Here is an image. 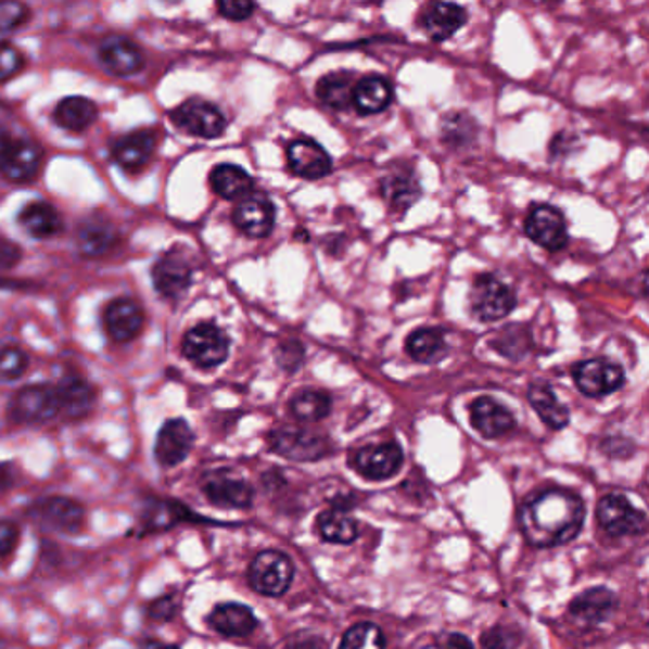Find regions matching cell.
Returning <instances> with one entry per match:
<instances>
[{
  "label": "cell",
  "mask_w": 649,
  "mask_h": 649,
  "mask_svg": "<svg viewBox=\"0 0 649 649\" xmlns=\"http://www.w3.org/2000/svg\"><path fill=\"white\" fill-rule=\"evenodd\" d=\"M585 522V502L568 489L534 495L520 510L522 534L534 547H557L573 542Z\"/></svg>",
  "instance_id": "6da1fadb"
},
{
  "label": "cell",
  "mask_w": 649,
  "mask_h": 649,
  "mask_svg": "<svg viewBox=\"0 0 649 649\" xmlns=\"http://www.w3.org/2000/svg\"><path fill=\"white\" fill-rule=\"evenodd\" d=\"M247 581L259 595L282 596L294 581V564L280 550H264L252 560Z\"/></svg>",
  "instance_id": "7a4b0ae2"
},
{
  "label": "cell",
  "mask_w": 649,
  "mask_h": 649,
  "mask_svg": "<svg viewBox=\"0 0 649 649\" xmlns=\"http://www.w3.org/2000/svg\"><path fill=\"white\" fill-rule=\"evenodd\" d=\"M269 446L275 454L292 461H318L328 456L330 441L322 434L313 433L302 427L284 425L269 433Z\"/></svg>",
  "instance_id": "3957f363"
},
{
  "label": "cell",
  "mask_w": 649,
  "mask_h": 649,
  "mask_svg": "<svg viewBox=\"0 0 649 649\" xmlns=\"http://www.w3.org/2000/svg\"><path fill=\"white\" fill-rule=\"evenodd\" d=\"M469 305L480 322H494L509 317L517 307V295L494 275H480L472 284Z\"/></svg>",
  "instance_id": "277c9868"
},
{
  "label": "cell",
  "mask_w": 649,
  "mask_h": 649,
  "mask_svg": "<svg viewBox=\"0 0 649 649\" xmlns=\"http://www.w3.org/2000/svg\"><path fill=\"white\" fill-rule=\"evenodd\" d=\"M183 355L199 368H216L229 356V338L216 324H196L186 333Z\"/></svg>",
  "instance_id": "5b68a950"
},
{
  "label": "cell",
  "mask_w": 649,
  "mask_h": 649,
  "mask_svg": "<svg viewBox=\"0 0 649 649\" xmlns=\"http://www.w3.org/2000/svg\"><path fill=\"white\" fill-rule=\"evenodd\" d=\"M60 413V400L55 386L29 385L17 391L10 403V416L17 423L37 425L47 423Z\"/></svg>",
  "instance_id": "8992f818"
},
{
  "label": "cell",
  "mask_w": 649,
  "mask_h": 649,
  "mask_svg": "<svg viewBox=\"0 0 649 649\" xmlns=\"http://www.w3.org/2000/svg\"><path fill=\"white\" fill-rule=\"evenodd\" d=\"M171 120L181 130H186L191 136L204 138V140H214L219 138L227 128V118L224 113L214 105L204 100H189L181 103L176 111L170 113Z\"/></svg>",
  "instance_id": "52a82bcc"
},
{
  "label": "cell",
  "mask_w": 649,
  "mask_h": 649,
  "mask_svg": "<svg viewBox=\"0 0 649 649\" xmlns=\"http://www.w3.org/2000/svg\"><path fill=\"white\" fill-rule=\"evenodd\" d=\"M573 379L581 393L590 398L611 395L625 383V371L608 358H590L573 368Z\"/></svg>",
  "instance_id": "ba28073f"
},
{
  "label": "cell",
  "mask_w": 649,
  "mask_h": 649,
  "mask_svg": "<svg viewBox=\"0 0 649 649\" xmlns=\"http://www.w3.org/2000/svg\"><path fill=\"white\" fill-rule=\"evenodd\" d=\"M596 517L603 532L611 537L638 535L646 530V514L636 509L625 495H606L598 502Z\"/></svg>",
  "instance_id": "9c48e42d"
},
{
  "label": "cell",
  "mask_w": 649,
  "mask_h": 649,
  "mask_svg": "<svg viewBox=\"0 0 649 649\" xmlns=\"http://www.w3.org/2000/svg\"><path fill=\"white\" fill-rule=\"evenodd\" d=\"M202 489L209 501L217 507L247 509L254 502V487L229 469L208 472L202 479Z\"/></svg>",
  "instance_id": "30bf717a"
},
{
  "label": "cell",
  "mask_w": 649,
  "mask_h": 649,
  "mask_svg": "<svg viewBox=\"0 0 649 649\" xmlns=\"http://www.w3.org/2000/svg\"><path fill=\"white\" fill-rule=\"evenodd\" d=\"M31 517L60 534H78L86 522V510L69 497H44L31 507Z\"/></svg>",
  "instance_id": "8fae6325"
},
{
  "label": "cell",
  "mask_w": 649,
  "mask_h": 649,
  "mask_svg": "<svg viewBox=\"0 0 649 649\" xmlns=\"http://www.w3.org/2000/svg\"><path fill=\"white\" fill-rule=\"evenodd\" d=\"M526 234L537 246L558 252L568 244V227L562 212L549 204L535 206L526 219Z\"/></svg>",
  "instance_id": "7c38bea8"
},
{
  "label": "cell",
  "mask_w": 649,
  "mask_h": 649,
  "mask_svg": "<svg viewBox=\"0 0 649 649\" xmlns=\"http://www.w3.org/2000/svg\"><path fill=\"white\" fill-rule=\"evenodd\" d=\"M143 322H145V315L140 303L133 302L130 297L113 300L103 313L105 332L116 343L136 340L143 330Z\"/></svg>",
  "instance_id": "4fadbf2b"
},
{
  "label": "cell",
  "mask_w": 649,
  "mask_h": 649,
  "mask_svg": "<svg viewBox=\"0 0 649 649\" xmlns=\"http://www.w3.org/2000/svg\"><path fill=\"white\" fill-rule=\"evenodd\" d=\"M277 212L272 202L264 194H252L240 201L232 212V221L250 239H265L275 227Z\"/></svg>",
  "instance_id": "5bb4252c"
},
{
  "label": "cell",
  "mask_w": 649,
  "mask_h": 649,
  "mask_svg": "<svg viewBox=\"0 0 649 649\" xmlns=\"http://www.w3.org/2000/svg\"><path fill=\"white\" fill-rule=\"evenodd\" d=\"M194 444V434L186 419H170L164 423L155 444L156 461L171 469L186 461Z\"/></svg>",
  "instance_id": "9a60e30c"
},
{
  "label": "cell",
  "mask_w": 649,
  "mask_h": 649,
  "mask_svg": "<svg viewBox=\"0 0 649 649\" xmlns=\"http://www.w3.org/2000/svg\"><path fill=\"white\" fill-rule=\"evenodd\" d=\"M403 449L395 442L362 448L355 456V469L368 480H386L403 469Z\"/></svg>",
  "instance_id": "2e32d148"
},
{
  "label": "cell",
  "mask_w": 649,
  "mask_h": 649,
  "mask_svg": "<svg viewBox=\"0 0 649 649\" xmlns=\"http://www.w3.org/2000/svg\"><path fill=\"white\" fill-rule=\"evenodd\" d=\"M288 164L295 176L322 179L332 171L333 163L324 148L309 138H300L288 145Z\"/></svg>",
  "instance_id": "e0dca14e"
},
{
  "label": "cell",
  "mask_w": 649,
  "mask_h": 649,
  "mask_svg": "<svg viewBox=\"0 0 649 649\" xmlns=\"http://www.w3.org/2000/svg\"><path fill=\"white\" fill-rule=\"evenodd\" d=\"M153 282L164 297L178 300L193 282V267L183 255L170 252L163 255L153 267Z\"/></svg>",
  "instance_id": "ac0fdd59"
},
{
  "label": "cell",
  "mask_w": 649,
  "mask_h": 649,
  "mask_svg": "<svg viewBox=\"0 0 649 649\" xmlns=\"http://www.w3.org/2000/svg\"><path fill=\"white\" fill-rule=\"evenodd\" d=\"M100 60L116 77H130L143 69V54L132 40L111 35L105 37L100 47Z\"/></svg>",
  "instance_id": "d6986e66"
},
{
  "label": "cell",
  "mask_w": 649,
  "mask_h": 649,
  "mask_svg": "<svg viewBox=\"0 0 649 649\" xmlns=\"http://www.w3.org/2000/svg\"><path fill=\"white\" fill-rule=\"evenodd\" d=\"M40 163L42 149L39 143L29 140L12 141L9 153L0 163V171L14 183H27L39 174Z\"/></svg>",
  "instance_id": "ffe728a7"
},
{
  "label": "cell",
  "mask_w": 649,
  "mask_h": 649,
  "mask_svg": "<svg viewBox=\"0 0 649 649\" xmlns=\"http://www.w3.org/2000/svg\"><path fill=\"white\" fill-rule=\"evenodd\" d=\"M471 423L482 436L499 438L517 427V419L502 404L482 396L471 404Z\"/></svg>",
  "instance_id": "44dd1931"
},
{
  "label": "cell",
  "mask_w": 649,
  "mask_h": 649,
  "mask_svg": "<svg viewBox=\"0 0 649 649\" xmlns=\"http://www.w3.org/2000/svg\"><path fill=\"white\" fill-rule=\"evenodd\" d=\"M379 193L393 212H406L421 199L423 191H421V186L413 176V171L398 168V170L389 171L385 178L381 179Z\"/></svg>",
  "instance_id": "7402d4cb"
},
{
  "label": "cell",
  "mask_w": 649,
  "mask_h": 649,
  "mask_svg": "<svg viewBox=\"0 0 649 649\" xmlns=\"http://www.w3.org/2000/svg\"><path fill=\"white\" fill-rule=\"evenodd\" d=\"M156 136L149 130L128 133L113 145V158L124 170H141L155 155Z\"/></svg>",
  "instance_id": "603a6c76"
},
{
  "label": "cell",
  "mask_w": 649,
  "mask_h": 649,
  "mask_svg": "<svg viewBox=\"0 0 649 649\" xmlns=\"http://www.w3.org/2000/svg\"><path fill=\"white\" fill-rule=\"evenodd\" d=\"M60 413L69 419H82L92 411L96 393L92 385L78 376H67L55 386Z\"/></svg>",
  "instance_id": "cb8c5ba5"
},
{
  "label": "cell",
  "mask_w": 649,
  "mask_h": 649,
  "mask_svg": "<svg viewBox=\"0 0 649 649\" xmlns=\"http://www.w3.org/2000/svg\"><path fill=\"white\" fill-rule=\"evenodd\" d=\"M467 22V12L459 4L436 2L421 17L427 35L436 42L454 37Z\"/></svg>",
  "instance_id": "d4e9b609"
},
{
  "label": "cell",
  "mask_w": 649,
  "mask_h": 649,
  "mask_svg": "<svg viewBox=\"0 0 649 649\" xmlns=\"http://www.w3.org/2000/svg\"><path fill=\"white\" fill-rule=\"evenodd\" d=\"M208 623L214 631H217L229 638L247 636L255 631L257 619L254 611L242 603H221L216 610L209 613Z\"/></svg>",
  "instance_id": "484cf974"
},
{
  "label": "cell",
  "mask_w": 649,
  "mask_h": 649,
  "mask_svg": "<svg viewBox=\"0 0 649 649\" xmlns=\"http://www.w3.org/2000/svg\"><path fill=\"white\" fill-rule=\"evenodd\" d=\"M615 608H618V598L611 593L610 588L596 587L585 590L577 598H573L570 613L573 618L585 621L588 625H596V623H602V621L610 618Z\"/></svg>",
  "instance_id": "4316f807"
},
{
  "label": "cell",
  "mask_w": 649,
  "mask_h": 649,
  "mask_svg": "<svg viewBox=\"0 0 649 649\" xmlns=\"http://www.w3.org/2000/svg\"><path fill=\"white\" fill-rule=\"evenodd\" d=\"M527 403L532 404L543 423L555 431H560L570 423V411L558 400L555 391L545 381H535L527 386Z\"/></svg>",
  "instance_id": "83f0119b"
},
{
  "label": "cell",
  "mask_w": 649,
  "mask_h": 649,
  "mask_svg": "<svg viewBox=\"0 0 649 649\" xmlns=\"http://www.w3.org/2000/svg\"><path fill=\"white\" fill-rule=\"evenodd\" d=\"M393 101V86L386 78L370 75L353 90V105L360 115H376L385 111Z\"/></svg>",
  "instance_id": "f1b7e54d"
},
{
  "label": "cell",
  "mask_w": 649,
  "mask_h": 649,
  "mask_svg": "<svg viewBox=\"0 0 649 649\" xmlns=\"http://www.w3.org/2000/svg\"><path fill=\"white\" fill-rule=\"evenodd\" d=\"M209 186L217 196L225 201H239L246 199L250 191L254 189V179L234 164H219L209 174Z\"/></svg>",
  "instance_id": "f546056e"
},
{
  "label": "cell",
  "mask_w": 649,
  "mask_h": 649,
  "mask_svg": "<svg viewBox=\"0 0 649 649\" xmlns=\"http://www.w3.org/2000/svg\"><path fill=\"white\" fill-rule=\"evenodd\" d=\"M20 225L27 234L35 239H50L63 231V219L60 212L47 202L27 204L20 214Z\"/></svg>",
  "instance_id": "4dcf8cb0"
},
{
  "label": "cell",
  "mask_w": 649,
  "mask_h": 649,
  "mask_svg": "<svg viewBox=\"0 0 649 649\" xmlns=\"http://www.w3.org/2000/svg\"><path fill=\"white\" fill-rule=\"evenodd\" d=\"M98 118V105L93 101L71 96L58 103L54 120L69 132H85Z\"/></svg>",
  "instance_id": "1f68e13d"
},
{
  "label": "cell",
  "mask_w": 649,
  "mask_h": 649,
  "mask_svg": "<svg viewBox=\"0 0 649 649\" xmlns=\"http://www.w3.org/2000/svg\"><path fill=\"white\" fill-rule=\"evenodd\" d=\"M317 526L326 542L345 545V543L355 542L358 537V522L348 514L345 507H332V509L320 512L317 518Z\"/></svg>",
  "instance_id": "d6a6232c"
},
{
  "label": "cell",
  "mask_w": 649,
  "mask_h": 649,
  "mask_svg": "<svg viewBox=\"0 0 649 649\" xmlns=\"http://www.w3.org/2000/svg\"><path fill=\"white\" fill-rule=\"evenodd\" d=\"M446 338L441 328H419L406 340L408 355L418 362H438L446 355Z\"/></svg>",
  "instance_id": "836d02e7"
},
{
  "label": "cell",
  "mask_w": 649,
  "mask_h": 649,
  "mask_svg": "<svg viewBox=\"0 0 649 649\" xmlns=\"http://www.w3.org/2000/svg\"><path fill=\"white\" fill-rule=\"evenodd\" d=\"M116 234L113 225L105 219L92 217L82 224L78 231V250L88 257L107 254L111 246L115 244Z\"/></svg>",
  "instance_id": "e575fe53"
},
{
  "label": "cell",
  "mask_w": 649,
  "mask_h": 649,
  "mask_svg": "<svg viewBox=\"0 0 649 649\" xmlns=\"http://www.w3.org/2000/svg\"><path fill=\"white\" fill-rule=\"evenodd\" d=\"M290 410L300 421H320L332 411V398L315 389L300 391L290 403Z\"/></svg>",
  "instance_id": "d590c367"
},
{
  "label": "cell",
  "mask_w": 649,
  "mask_h": 649,
  "mask_svg": "<svg viewBox=\"0 0 649 649\" xmlns=\"http://www.w3.org/2000/svg\"><path fill=\"white\" fill-rule=\"evenodd\" d=\"M353 82L348 75L343 73H332V75H326L320 78L317 85V96L320 100L324 101L328 107L348 109L353 105Z\"/></svg>",
  "instance_id": "8d00e7d4"
},
{
  "label": "cell",
  "mask_w": 649,
  "mask_h": 649,
  "mask_svg": "<svg viewBox=\"0 0 649 649\" xmlns=\"http://www.w3.org/2000/svg\"><path fill=\"white\" fill-rule=\"evenodd\" d=\"M183 520H196V522H209L204 518L194 517L191 509L183 507L178 501H156L148 512V526L151 530H166L174 527Z\"/></svg>",
  "instance_id": "74e56055"
},
{
  "label": "cell",
  "mask_w": 649,
  "mask_h": 649,
  "mask_svg": "<svg viewBox=\"0 0 649 649\" xmlns=\"http://www.w3.org/2000/svg\"><path fill=\"white\" fill-rule=\"evenodd\" d=\"M532 345V338L526 330V326L512 324L507 326L505 330L497 333L494 340V347L499 351V355L509 358V360H520L526 356Z\"/></svg>",
  "instance_id": "f35d334b"
},
{
  "label": "cell",
  "mask_w": 649,
  "mask_h": 649,
  "mask_svg": "<svg viewBox=\"0 0 649 649\" xmlns=\"http://www.w3.org/2000/svg\"><path fill=\"white\" fill-rule=\"evenodd\" d=\"M340 649H385V634L373 623H358L345 633Z\"/></svg>",
  "instance_id": "ab89813d"
},
{
  "label": "cell",
  "mask_w": 649,
  "mask_h": 649,
  "mask_svg": "<svg viewBox=\"0 0 649 649\" xmlns=\"http://www.w3.org/2000/svg\"><path fill=\"white\" fill-rule=\"evenodd\" d=\"M444 140L448 141L449 145L459 148V145H467L469 141L474 140L476 136V124L471 116L465 113H454L444 120Z\"/></svg>",
  "instance_id": "60d3db41"
},
{
  "label": "cell",
  "mask_w": 649,
  "mask_h": 649,
  "mask_svg": "<svg viewBox=\"0 0 649 649\" xmlns=\"http://www.w3.org/2000/svg\"><path fill=\"white\" fill-rule=\"evenodd\" d=\"M27 368H29V356L25 355L24 348H0V379L14 381L22 378Z\"/></svg>",
  "instance_id": "b9f144b4"
},
{
  "label": "cell",
  "mask_w": 649,
  "mask_h": 649,
  "mask_svg": "<svg viewBox=\"0 0 649 649\" xmlns=\"http://www.w3.org/2000/svg\"><path fill=\"white\" fill-rule=\"evenodd\" d=\"M31 17L29 9L17 0H2L0 2V31H12Z\"/></svg>",
  "instance_id": "7bdbcfd3"
},
{
  "label": "cell",
  "mask_w": 649,
  "mask_h": 649,
  "mask_svg": "<svg viewBox=\"0 0 649 649\" xmlns=\"http://www.w3.org/2000/svg\"><path fill=\"white\" fill-rule=\"evenodd\" d=\"M24 69V55L9 42H0V82H7Z\"/></svg>",
  "instance_id": "ee69618b"
},
{
  "label": "cell",
  "mask_w": 649,
  "mask_h": 649,
  "mask_svg": "<svg viewBox=\"0 0 649 649\" xmlns=\"http://www.w3.org/2000/svg\"><path fill=\"white\" fill-rule=\"evenodd\" d=\"M517 633H512L507 626H492L487 633L480 638L482 649H517Z\"/></svg>",
  "instance_id": "f6af8a7d"
},
{
  "label": "cell",
  "mask_w": 649,
  "mask_h": 649,
  "mask_svg": "<svg viewBox=\"0 0 649 649\" xmlns=\"http://www.w3.org/2000/svg\"><path fill=\"white\" fill-rule=\"evenodd\" d=\"M303 358H305V348L297 340L282 341L277 348V360L282 370L295 371L302 368Z\"/></svg>",
  "instance_id": "bcb514c9"
},
{
  "label": "cell",
  "mask_w": 649,
  "mask_h": 649,
  "mask_svg": "<svg viewBox=\"0 0 649 649\" xmlns=\"http://www.w3.org/2000/svg\"><path fill=\"white\" fill-rule=\"evenodd\" d=\"M254 2H246V0H224L217 4V10L221 16L231 20V22H244L247 17L254 14Z\"/></svg>",
  "instance_id": "7dc6e473"
},
{
  "label": "cell",
  "mask_w": 649,
  "mask_h": 649,
  "mask_svg": "<svg viewBox=\"0 0 649 649\" xmlns=\"http://www.w3.org/2000/svg\"><path fill=\"white\" fill-rule=\"evenodd\" d=\"M20 542V526L12 520H0V558L10 557Z\"/></svg>",
  "instance_id": "c3c4849f"
},
{
  "label": "cell",
  "mask_w": 649,
  "mask_h": 649,
  "mask_svg": "<svg viewBox=\"0 0 649 649\" xmlns=\"http://www.w3.org/2000/svg\"><path fill=\"white\" fill-rule=\"evenodd\" d=\"M148 613L153 621H171L178 613V602L171 596L156 598L155 602L149 606Z\"/></svg>",
  "instance_id": "681fc988"
},
{
  "label": "cell",
  "mask_w": 649,
  "mask_h": 649,
  "mask_svg": "<svg viewBox=\"0 0 649 649\" xmlns=\"http://www.w3.org/2000/svg\"><path fill=\"white\" fill-rule=\"evenodd\" d=\"M22 259V250L12 240L0 239V271L16 267Z\"/></svg>",
  "instance_id": "f907efd6"
},
{
  "label": "cell",
  "mask_w": 649,
  "mask_h": 649,
  "mask_svg": "<svg viewBox=\"0 0 649 649\" xmlns=\"http://www.w3.org/2000/svg\"><path fill=\"white\" fill-rule=\"evenodd\" d=\"M444 649H474L472 648L471 640L463 636V634H451L449 636L448 644Z\"/></svg>",
  "instance_id": "816d5d0a"
},
{
  "label": "cell",
  "mask_w": 649,
  "mask_h": 649,
  "mask_svg": "<svg viewBox=\"0 0 649 649\" xmlns=\"http://www.w3.org/2000/svg\"><path fill=\"white\" fill-rule=\"evenodd\" d=\"M12 479H14V469L10 463L0 465V489H7L14 482Z\"/></svg>",
  "instance_id": "f5cc1de1"
},
{
  "label": "cell",
  "mask_w": 649,
  "mask_h": 649,
  "mask_svg": "<svg viewBox=\"0 0 649 649\" xmlns=\"http://www.w3.org/2000/svg\"><path fill=\"white\" fill-rule=\"evenodd\" d=\"M10 145H12V140H10V133L7 132V128L0 124V163H2V158L4 155L9 153Z\"/></svg>",
  "instance_id": "db71d44e"
},
{
  "label": "cell",
  "mask_w": 649,
  "mask_h": 649,
  "mask_svg": "<svg viewBox=\"0 0 649 649\" xmlns=\"http://www.w3.org/2000/svg\"><path fill=\"white\" fill-rule=\"evenodd\" d=\"M141 649H179L178 646H170V644H163V641L148 640L143 641Z\"/></svg>",
  "instance_id": "11a10c76"
}]
</instances>
